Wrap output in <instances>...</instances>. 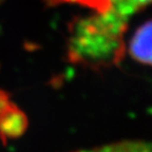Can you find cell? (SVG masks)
<instances>
[{"mask_svg":"<svg viewBox=\"0 0 152 152\" xmlns=\"http://www.w3.org/2000/svg\"><path fill=\"white\" fill-rule=\"evenodd\" d=\"M128 18L110 9L75 18L69 26L66 53L71 62L102 70L116 66L126 51L124 36Z\"/></svg>","mask_w":152,"mask_h":152,"instance_id":"cell-1","label":"cell"},{"mask_svg":"<svg viewBox=\"0 0 152 152\" xmlns=\"http://www.w3.org/2000/svg\"><path fill=\"white\" fill-rule=\"evenodd\" d=\"M28 126L26 114L13 104L9 109L0 114V138L3 144L7 140L21 136Z\"/></svg>","mask_w":152,"mask_h":152,"instance_id":"cell-2","label":"cell"},{"mask_svg":"<svg viewBox=\"0 0 152 152\" xmlns=\"http://www.w3.org/2000/svg\"><path fill=\"white\" fill-rule=\"evenodd\" d=\"M129 52L135 60L152 66V20L142 24L134 33L129 45Z\"/></svg>","mask_w":152,"mask_h":152,"instance_id":"cell-3","label":"cell"},{"mask_svg":"<svg viewBox=\"0 0 152 152\" xmlns=\"http://www.w3.org/2000/svg\"><path fill=\"white\" fill-rule=\"evenodd\" d=\"M151 2L152 0H111V9L117 14L129 18Z\"/></svg>","mask_w":152,"mask_h":152,"instance_id":"cell-4","label":"cell"},{"mask_svg":"<svg viewBox=\"0 0 152 152\" xmlns=\"http://www.w3.org/2000/svg\"><path fill=\"white\" fill-rule=\"evenodd\" d=\"M49 4L57 5L62 3H76L94 10L96 13L104 14L111 9V0H45Z\"/></svg>","mask_w":152,"mask_h":152,"instance_id":"cell-5","label":"cell"},{"mask_svg":"<svg viewBox=\"0 0 152 152\" xmlns=\"http://www.w3.org/2000/svg\"><path fill=\"white\" fill-rule=\"evenodd\" d=\"M14 102L10 99V95L7 92L0 89V114L3 113L7 109H9Z\"/></svg>","mask_w":152,"mask_h":152,"instance_id":"cell-6","label":"cell"},{"mask_svg":"<svg viewBox=\"0 0 152 152\" xmlns=\"http://www.w3.org/2000/svg\"><path fill=\"white\" fill-rule=\"evenodd\" d=\"M3 1H4V0H0V4H1V3H2Z\"/></svg>","mask_w":152,"mask_h":152,"instance_id":"cell-7","label":"cell"}]
</instances>
